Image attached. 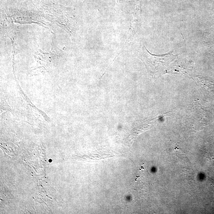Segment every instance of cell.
Instances as JSON below:
<instances>
[{"label":"cell","instance_id":"obj_2","mask_svg":"<svg viewBox=\"0 0 214 214\" xmlns=\"http://www.w3.org/2000/svg\"><path fill=\"white\" fill-rule=\"evenodd\" d=\"M137 22L138 21L136 18L132 17L130 27L129 30V34H128L127 42H129L131 41L132 38L137 31Z\"/></svg>","mask_w":214,"mask_h":214},{"label":"cell","instance_id":"obj_1","mask_svg":"<svg viewBox=\"0 0 214 214\" xmlns=\"http://www.w3.org/2000/svg\"><path fill=\"white\" fill-rule=\"evenodd\" d=\"M176 56L169 52L167 54L155 55L151 54L143 46L141 60L145 66L150 75L158 76L169 72L174 66Z\"/></svg>","mask_w":214,"mask_h":214},{"label":"cell","instance_id":"obj_3","mask_svg":"<svg viewBox=\"0 0 214 214\" xmlns=\"http://www.w3.org/2000/svg\"><path fill=\"white\" fill-rule=\"evenodd\" d=\"M197 78L198 81H200V82L205 87L212 90H214V82L213 81L204 77H197Z\"/></svg>","mask_w":214,"mask_h":214}]
</instances>
